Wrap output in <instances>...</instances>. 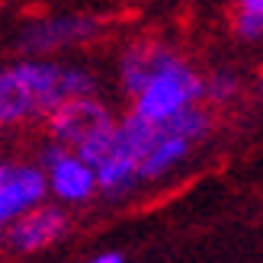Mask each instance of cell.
Masks as SVG:
<instances>
[{
	"label": "cell",
	"instance_id": "10",
	"mask_svg": "<svg viewBox=\"0 0 263 263\" xmlns=\"http://www.w3.org/2000/svg\"><path fill=\"white\" fill-rule=\"evenodd\" d=\"M238 93H241V77L228 68L215 71L212 77H202V100L215 103V106H225V103H231Z\"/></svg>",
	"mask_w": 263,
	"mask_h": 263
},
{
	"label": "cell",
	"instance_id": "13",
	"mask_svg": "<svg viewBox=\"0 0 263 263\" xmlns=\"http://www.w3.org/2000/svg\"><path fill=\"white\" fill-rule=\"evenodd\" d=\"M0 251H4V231H0Z\"/></svg>",
	"mask_w": 263,
	"mask_h": 263
},
{
	"label": "cell",
	"instance_id": "9",
	"mask_svg": "<svg viewBox=\"0 0 263 263\" xmlns=\"http://www.w3.org/2000/svg\"><path fill=\"white\" fill-rule=\"evenodd\" d=\"M174 58H177V51L164 42H157V39H138V42H132L119 58L122 90L135 100L144 90V84H148L154 74H161Z\"/></svg>",
	"mask_w": 263,
	"mask_h": 263
},
{
	"label": "cell",
	"instance_id": "12",
	"mask_svg": "<svg viewBox=\"0 0 263 263\" xmlns=\"http://www.w3.org/2000/svg\"><path fill=\"white\" fill-rule=\"evenodd\" d=\"M90 263H125L122 260V254H116V251H106V254H100V257H93Z\"/></svg>",
	"mask_w": 263,
	"mask_h": 263
},
{
	"label": "cell",
	"instance_id": "11",
	"mask_svg": "<svg viewBox=\"0 0 263 263\" xmlns=\"http://www.w3.org/2000/svg\"><path fill=\"white\" fill-rule=\"evenodd\" d=\"M234 32L241 39H263V0H244L234 7Z\"/></svg>",
	"mask_w": 263,
	"mask_h": 263
},
{
	"label": "cell",
	"instance_id": "6",
	"mask_svg": "<svg viewBox=\"0 0 263 263\" xmlns=\"http://www.w3.org/2000/svg\"><path fill=\"white\" fill-rule=\"evenodd\" d=\"M112 125H116V119H112L109 106L100 97L68 100L45 119L48 141H55V144H61V148H68V151H77L84 141L109 132Z\"/></svg>",
	"mask_w": 263,
	"mask_h": 263
},
{
	"label": "cell",
	"instance_id": "5",
	"mask_svg": "<svg viewBox=\"0 0 263 263\" xmlns=\"http://www.w3.org/2000/svg\"><path fill=\"white\" fill-rule=\"evenodd\" d=\"M39 170L45 174L48 196L55 205H84L97 196V177L74 151L61 148L55 141H45L39 151Z\"/></svg>",
	"mask_w": 263,
	"mask_h": 263
},
{
	"label": "cell",
	"instance_id": "3",
	"mask_svg": "<svg viewBox=\"0 0 263 263\" xmlns=\"http://www.w3.org/2000/svg\"><path fill=\"white\" fill-rule=\"evenodd\" d=\"M209 132H212V112L205 106H193L186 112L174 116L170 122H164L157 128L154 148L144 154V161L138 164V180L151 183V180H161L167 174H174Z\"/></svg>",
	"mask_w": 263,
	"mask_h": 263
},
{
	"label": "cell",
	"instance_id": "8",
	"mask_svg": "<svg viewBox=\"0 0 263 263\" xmlns=\"http://www.w3.org/2000/svg\"><path fill=\"white\" fill-rule=\"evenodd\" d=\"M68 231H71V215L55 202H42L4 231V251L39 254V251H48L51 244H58Z\"/></svg>",
	"mask_w": 263,
	"mask_h": 263
},
{
	"label": "cell",
	"instance_id": "14",
	"mask_svg": "<svg viewBox=\"0 0 263 263\" xmlns=\"http://www.w3.org/2000/svg\"><path fill=\"white\" fill-rule=\"evenodd\" d=\"M257 93H260V100H263V84H260V90H257Z\"/></svg>",
	"mask_w": 263,
	"mask_h": 263
},
{
	"label": "cell",
	"instance_id": "1",
	"mask_svg": "<svg viewBox=\"0 0 263 263\" xmlns=\"http://www.w3.org/2000/svg\"><path fill=\"white\" fill-rule=\"evenodd\" d=\"M97 97V77L77 64L16 61L0 68V128L45 122L61 103Z\"/></svg>",
	"mask_w": 263,
	"mask_h": 263
},
{
	"label": "cell",
	"instance_id": "4",
	"mask_svg": "<svg viewBox=\"0 0 263 263\" xmlns=\"http://www.w3.org/2000/svg\"><path fill=\"white\" fill-rule=\"evenodd\" d=\"M97 35H100L97 16H87V13H55V16H42V20L29 23L20 32V51L32 61H42L45 55L84 45Z\"/></svg>",
	"mask_w": 263,
	"mask_h": 263
},
{
	"label": "cell",
	"instance_id": "7",
	"mask_svg": "<svg viewBox=\"0 0 263 263\" xmlns=\"http://www.w3.org/2000/svg\"><path fill=\"white\" fill-rule=\"evenodd\" d=\"M48 202V183L35 161L0 157V231Z\"/></svg>",
	"mask_w": 263,
	"mask_h": 263
},
{
	"label": "cell",
	"instance_id": "2",
	"mask_svg": "<svg viewBox=\"0 0 263 263\" xmlns=\"http://www.w3.org/2000/svg\"><path fill=\"white\" fill-rule=\"evenodd\" d=\"M193 106H202V77L177 55L161 74H154L144 84V90L132 103V112L151 125H164Z\"/></svg>",
	"mask_w": 263,
	"mask_h": 263
}]
</instances>
